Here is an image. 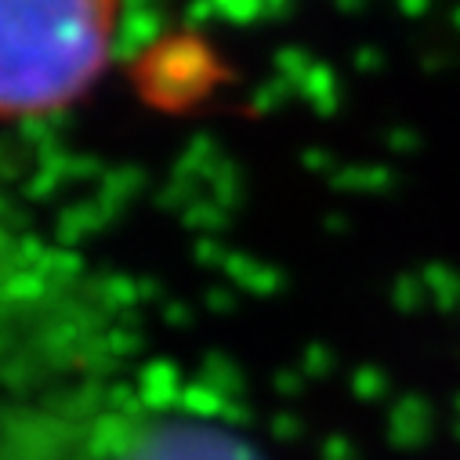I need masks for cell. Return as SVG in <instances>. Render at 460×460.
Returning a JSON list of instances; mask_svg holds the SVG:
<instances>
[{"label": "cell", "instance_id": "1", "mask_svg": "<svg viewBox=\"0 0 460 460\" xmlns=\"http://www.w3.org/2000/svg\"><path fill=\"white\" fill-rule=\"evenodd\" d=\"M117 0H0V120L48 117L102 76Z\"/></svg>", "mask_w": 460, "mask_h": 460}, {"label": "cell", "instance_id": "2", "mask_svg": "<svg viewBox=\"0 0 460 460\" xmlns=\"http://www.w3.org/2000/svg\"><path fill=\"white\" fill-rule=\"evenodd\" d=\"M120 460H254L233 435L207 424H156L142 431Z\"/></svg>", "mask_w": 460, "mask_h": 460}]
</instances>
